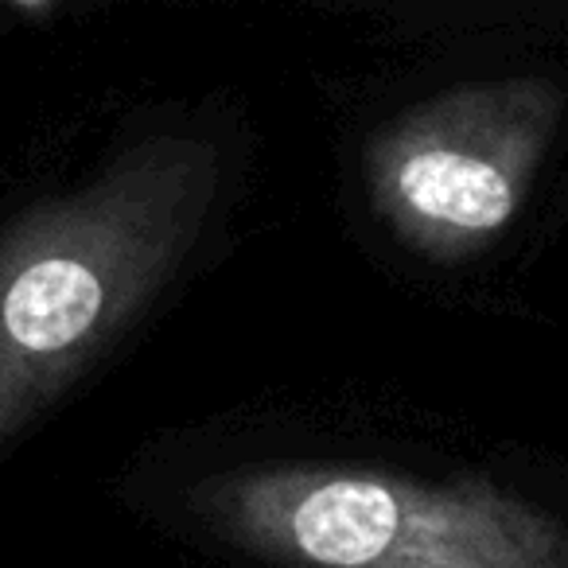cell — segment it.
<instances>
[{"instance_id":"cell-1","label":"cell","mask_w":568,"mask_h":568,"mask_svg":"<svg viewBox=\"0 0 568 568\" xmlns=\"http://www.w3.org/2000/svg\"><path fill=\"white\" fill-rule=\"evenodd\" d=\"M222 156L164 136L28 230L0 265V436L90 363L187 257Z\"/></svg>"},{"instance_id":"cell-2","label":"cell","mask_w":568,"mask_h":568,"mask_svg":"<svg viewBox=\"0 0 568 568\" xmlns=\"http://www.w3.org/2000/svg\"><path fill=\"white\" fill-rule=\"evenodd\" d=\"M203 514L273 568H568V529L487 479L265 464L206 483Z\"/></svg>"},{"instance_id":"cell-3","label":"cell","mask_w":568,"mask_h":568,"mask_svg":"<svg viewBox=\"0 0 568 568\" xmlns=\"http://www.w3.org/2000/svg\"><path fill=\"white\" fill-rule=\"evenodd\" d=\"M560 110L541 79L471 82L409 105L366 149L374 211L425 257L483 250L518 214Z\"/></svg>"}]
</instances>
